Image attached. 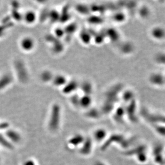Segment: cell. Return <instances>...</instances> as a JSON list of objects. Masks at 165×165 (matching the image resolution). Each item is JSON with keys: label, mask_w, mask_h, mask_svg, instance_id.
<instances>
[{"label": "cell", "mask_w": 165, "mask_h": 165, "mask_svg": "<svg viewBox=\"0 0 165 165\" xmlns=\"http://www.w3.org/2000/svg\"><path fill=\"white\" fill-rule=\"evenodd\" d=\"M26 39H24L23 41H22V47L25 49H31L32 45H33V43L31 39H28L26 38Z\"/></svg>", "instance_id": "1"}, {"label": "cell", "mask_w": 165, "mask_h": 165, "mask_svg": "<svg viewBox=\"0 0 165 165\" xmlns=\"http://www.w3.org/2000/svg\"><path fill=\"white\" fill-rule=\"evenodd\" d=\"M34 14L33 15V13H28L26 15V18L27 22H32V21H33V20H34Z\"/></svg>", "instance_id": "2"}]
</instances>
